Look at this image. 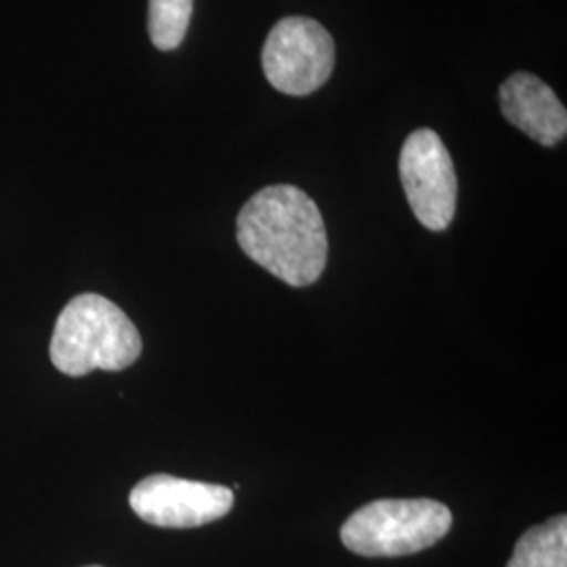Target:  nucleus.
<instances>
[{"mask_svg":"<svg viewBox=\"0 0 567 567\" xmlns=\"http://www.w3.org/2000/svg\"><path fill=\"white\" fill-rule=\"evenodd\" d=\"M140 330L118 305L86 292L63 307L51 339V362L68 377L118 372L142 355Z\"/></svg>","mask_w":567,"mask_h":567,"instance_id":"nucleus-2","label":"nucleus"},{"mask_svg":"<svg viewBox=\"0 0 567 567\" xmlns=\"http://www.w3.org/2000/svg\"><path fill=\"white\" fill-rule=\"evenodd\" d=\"M507 567H567L566 515L529 527L517 540Z\"/></svg>","mask_w":567,"mask_h":567,"instance_id":"nucleus-8","label":"nucleus"},{"mask_svg":"<svg viewBox=\"0 0 567 567\" xmlns=\"http://www.w3.org/2000/svg\"><path fill=\"white\" fill-rule=\"evenodd\" d=\"M238 244L248 259L295 288L318 282L328 261L324 217L303 189L269 185L244 204Z\"/></svg>","mask_w":567,"mask_h":567,"instance_id":"nucleus-1","label":"nucleus"},{"mask_svg":"<svg viewBox=\"0 0 567 567\" xmlns=\"http://www.w3.org/2000/svg\"><path fill=\"white\" fill-rule=\"evenodd\" d=\"M265 76L284 95L305 97L324 86L334 70V41L320 21L284 18L264 44Z\"/></svg>","mask_w":567,"mask_h":567,"instance_id":"nucleus-4","label":"nucleus"},{"mask_svg":"<svg viewBox=\"0 0 567 567\" xmlns=\"http://www.w3.org/2000/svg\"><path fill=\"white\" fill-rule=\"evenodd\" d=\"M192 9L194 0H150L147 30L156 49L173 51L182 44Z\"/></svg>","mask_w":567,"mask_h":567,"instance_id":"nucleus-9","label":"nucleus"},{"mask_svg":"<svg viewBox=\"0 0 567 567\" xmlns=\"http://www.w3.org/2000/svg\"><path fill=\"white\" fill-rule=\"evenodd\" d=\"M503 116L534 142L553 147L567 135L566 105L547 82L534 74L517 72L498 91Z\"/></svg>","mask_w":567,"mask_h":567,"instance_id":"nucleus-7","label":"nucleus"},{"mask_svg":"<svg viewBox=\"0 0 567 567\" xmlns=\"http://www.w3.org/2000/svg\"><path fill=\"white\" fill-rule=\"evenodd\" d=\"M93 567H95V566H93Z\"/></svg>","mask_w":567,"mask_h":567,"instance_id":"nucleus-10","label":"nucleus"},{"mask_svg":"<svg viewBox=\"0 0 567 567\" xmlns=\"http://www.w3.org/2000/svg\"><path fill=\"white\" fill-rule=\"evenodd\" d=\"M128 503L145 524L185 529L225 517L234 507V489L158 473L133 487Z\"/></svg>","mask_w":567,"mask_h":567,"instance_id":"nucleus-6","label":"nucleus"},{"mask_svg":"<svg viewBox=\"0 0 567 567\" xmlns=\"http://www.w3.org/2000/svg\"><path fill=\"white\" fill-rule=\"evenodd\" d=\"M452 527L446 505L385 498L358 508L341 527L344 547L362 557H404L440 543Z\"/></svg>","mask_w":567,"mask_h":567,"instance_id":"nucleus-3","label":"nucleus"},{"mask_svg":"<svg viewBox=\"0 0 567 567\" xmlns=\"http://www.w3.org/2000/svg\"><path fill=\"white\" fill-rule=\"evenodd\" d=\"M400 179L414 217L431 231H444L456 213L458 182L452 156L435 131L419 128L405 140Z\"/></svg>","mask_w":567,"mask_h":567,"instance_id":"nucleus-5","label":"nucleus"}]
</instances>
